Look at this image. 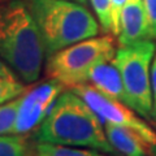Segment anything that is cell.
<instances>
[{
	"label": "cell",
	"instance_id": "cell-8",
	"mask_svg": "<svg viewBox=\"0 0 156 156\" xmlns=\"http://www.w3.org/2000/svg\"><path fill=\"white\" fill-rule=\"evenodd\" d=\"M117 38L120 46H129L146 39H152V33H151L143 0L126 2L120 16Z\"/></svg>",
	"mask_w": 156,
	"mask_h": 156
},
{
	"label": "cell",
	"instance_id": "cell-11",
	"mask_svg": "<svg viewBox=\"0 0 156 156\" xmlns=\"http://www.w3.org/2000/svg\"><path fill=\"white\" fill-rule=\"evenodd\" d=\"M37 156H105L98 150L61 146L53 143H38L35 147Z\"/></svg>",
	"mask_w": 156,
	"mask_h": 156
},
{
	"label": "cell",
	"instance_id": "cell-19",
	"mask_svg": "<svg viewBox=\"0 0 156 156\" xmlns=\"http://www.w3.org/2000/svg\"><path fill=\"white\" fill-rule=\"evenodd\" d=\"M0 76L5 77V78H11V80H18V77L14 74V72L2 60V58H0Z\"/></svg>",
	"mask_w": 156,
	"mask_h": 156
},
{
	"label": "cell",
	"instance_id": "cell-7",
	"mask_svg": "<svg viewBox=\"0 0 156 156\" xmlns=\"http://www.w3.org/2000/svg\"><path fill=\"white\" fill-rule=\"evenodd\" d=\"M64 87L61 82L51 78L50 81L23 92L21 95L13 134H25L38 128L50 115Z\"/></svg>",
	"mask_w": 156,
	"mask_h": 156
},
{
	"label": "cell",
	"instance_id": "cell-17",
	"mask_svg": "<svg viewBox=\"0 0 156 156\" xmlns=\"http://www.w3.org/2000/svg\"><path fill=\"white\" fill-rule=\"evenodd\" d=\"M143 4H144L147 17H148L152 38L156 39V0H143Z\"/></svg>",
	"mask_w": 156,
	"mask_h": 156
},
{
	"label": "cell",
	"instance_id": "cell-15",
	"mask_svg": "<svg viewBox=\"0 0 156 156\" xmlns=\"http://www.w3.org/2000/svg\"><path fill=\"white\" fill-rule=\"evenodd\" d=\"M91 5L96 13L98 21L104 31H112L111 0H91Z\"/></svg>",
	"mask_w": 156,
	"mask_h": 156
},
{
	"label": "cell",
	"instance_id": "cell-14",
	"mask_svg": "<svg viewBox=\"0 0 156 156\" xmlns=\"http://www.w3.org/2000/svg\"><path fill=\"white\" fill-rule=\"evenodd\" d=\"M26 91V87L18 80H11L0 76V104L16 99Z\"/></svg>",
	"mask_w": 156,
	"mask_h": 156
},
{
	"label": "cell",
	"instance_id": "cell-10",
	"mask_svg": "<svg viewBox=\"0 0 156 156\" xmlns=\"http://www.w3.org/2000/svg\"><path fill=\"white\" fill-rule=\"evenodd\" d=\"M105 134L115 151L121 156H147L150 144L135 131L117 126L113 124H104Z\"/></svg>",
	"mask_w": 156,
	"mask_h": 156
},
{
	"label": "cell",
	"instance_id": "cell-13",
	"mask_svg": "<svg viewBox=\"0 0 156 156\" xmlns=\"http://www.w3.org/2000/svg\"><path fill=\"white\" fill-rule=\"evenodd\" d=\"M20 103H21V95L4 104H0V135L13 134Z\"/></svg>",
	"mask_w": 156,
	"mask_h": 156
},
{
	"label": "cell",
	"instance_id": "cell-18",
	"mask_svg": "<svg viewBox=\"0 0 156 156\" xmlns=\"http://www.w3.org/2000/svg\"><path fill=\"white\" fill-rule=\"evenodd\" d=\"M151 90H152V117L156 120V56L151 65Z\"/></svg>",
	"mask_w": 156,
	"mask_h": 156
},
{
	"label": "cell",
	"instance_id": "cell-9",
	"mask_svg": "<svg viewBox=\"0 0 156 156\" xmlns=\"http://www.w3.org/2000/svg\"><path fill=\"white\" fill-rule=\"evenodd\" d=\"M86 83L95 87L98 91H100L101 94H104L111 99L122 101L128 105L121 73L119 68L113 64V61L100 62V64L95 65L87 76Z\"/></svg>",
	"mask_w": 156,
	"mask_h": 156
},
{
	"label": "cell",
	"instance_id": "cell-12",
	"mask_svg": "<svg viewBox=\"0 0 156 156\" xmlns=\"http://www.w3.org/2000/svg\"><path fill=\"white\" fill-rule=\"evenodd\" d=\"M27 140L22 134L0 135V156H26Z\"/></svg>",
	"mask_w": 156,
	"mask_h": 156
},
{
	"label": "cell",
	"instance_id": "cell-16",
	"mask_svg": "<svg viewBox=\"0 0 156 156\" xmlns=\"http://www.w3.org/2000/svg\"><path fill=\"white\" fill-rule=\"evenodd\" d=\"M128 0H111V16H112V33L117 37L120 26V16L122 8Z\"/></svg>",
	"mask_w": 156,
	"mask_h": 156
},
{
	"label": "cell",
	"instance_id": "cell-6",
	"mask_svg": "<svg viewBox=\"0 0 156 156\" xmlns=\"http://www.w3.org/2000/svg\"><path fill=\"white\" fill-rule=\"evenodd\" d=\"M72 90L96 112L104 124L108 122L133 130L142 136L151 148H156V131L140 120L129 105L105 96L89 83L77 85Z\"/></svg>",
	"mask_w": 156,
	"mask_h": 156
},
{
	"label": "cell",
	"instance_id": "cell-1",
	"mask_svg": "<svg viewBox=\"0 0 156 156\" xmlns=\"http://www.w3.org/2000/svg\"><path fill=\"white\" fill-rule=\"evenodd\" d=\"M35 139L39 143L86 147L119 155L107 138L100 117L73 90L61 92L57 98L50 115L38 126Z\"/></svg>",
	"mask_w": 156,
	"mask_h": 156
},
{
	"label": "cell",
	"instance_id": "cell-3",
	"mask_svg": "<svg viewBox=\"0 0 156 156\" xmlns=\"http://www.w3.org/2000/svg\"><path fill=\"white\" fill-rule=\"evenodd\" d=\"M35 20L46 56L99 34V22L83 4L70 0H25Z\"/></svg>",
	"mask_w": 156,
	"mask_h": 156
},
{
	"label": "cell",
	"instance_id": "cell-4",
	"mask_svg": "<svg viewBox=\"0 0 156 156\" xmlns=\"http://www.w3.org/2000/svg\"><path fill=\"white\" fill-rule=\"evenodd\" d=\"M116 55L113 39L109 35L92 37L74 43L47 57V76L74 87L87 82V76L95 65L112 61Z\"/></svg>",
	"mask_w": 156,
	"mask_h": 156
},
{
	"label": "cell",
	"instance_id": "cell-5",
	"mask_svg": "<svg viewBox=\"0 0 156 156\" xmlns=\"http://www.w3.org/2000/svg\"><path fill=\"white\" fill-rule=\"evenodd\" d=\"M156 44L151 39L120 46L113 57L124 82L128 105L136 113L152 117V90H151V62L155 57Z\"/></svg>",
	"mask_w": 156,
	"mask_h": 156
},
{
	"label": "cell",
	"instance_id": "cell-2",
	"mask_svg": "<svg viewBox=\"0 0 156 156\" xmlns=\"http://www.w3.org/2000/svg\"><path fill=\"white\" fill-rule=\"evenodd\" d=\"M44 47L25 0H0V58L23 83L41 76Z\"/></svg>",
	"mask_w": 156,
	"mask_h": 156
},
{
	"label": "cell",
	"instance_id": "cell-20",
	"mask_svg": "<svg viewBox=\"0 0 156 156\" xmlns=\"http://www.w3.org/2000/svg\"><path fill=\"white\" fill-rule=\"evenodd\" d=\"M74 2H77V3H81V4H86L87 0H74Z\"/></svg>",
	"mask_w": 156,
	"mask_h": 156
}]
</instances>
